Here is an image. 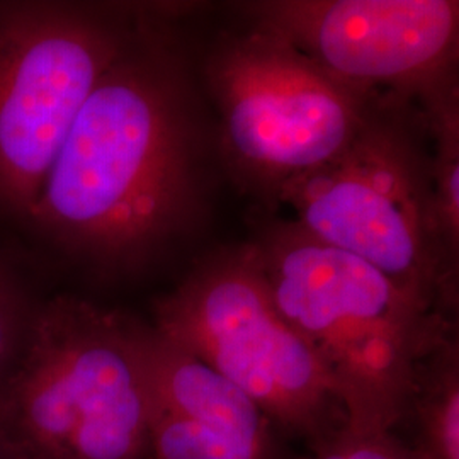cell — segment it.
<instances>
[{"instance_id": "obj_10", "label": "cell", "mask_w": 459, "mask_h": 459, "mask_svg": "<svg viewBox=\"0 0 459 459\" xmlns=\"http://www.w3.org/2000/svg\"><path fill=\"white\" fill-rule=\"evenodd\" d=\"M392 434L420 458L459 459L458 333L419 364Z\"/></svg>"}, {"instance_id": "obj_13", "label": "cell", "mask_w": 459, "mask_h": 459, "mask_svg": "<svg viewBox=\"0 0 459 459\" xmlns=\"http://www.w3.org/2000/svg\"><path fill=\"white\" fill-rule=\"evenodd\" d=\"M303 459V458H293ZM305 459H424L394 434L352 436L344 432L325 449Z\"/></svg>"}, {"instance_id": "obj_7", "label": "cell", "mask_w": 459, "mask_h": 459, "mask_svg": "<svg viewBox=\"0 0 459 459\" xmlns=\"http://www.w3.org/2000/svg\"><path fill=\"white\" fill-rule=\"evenodd\" d=\"M128 41L81 7L0 9V208L31 218L83 102Z\"/></svg>"}, {"instance_id": "obj_11", "label": "cell", "mask_w": 459, "mask_h": 459, "mask_svg": "<svg viewBox=\"0 0 459 459\" xmlns=\"http://www.w3.org/2000/svg\"><path fill=\"white\" fill-rule=\"evenodd\" d=\"M434 142V204L444 248L458 264L459 247V111L458 91L420 108Z\"/></svg>"}, {"instance_id": "obj_5", "label": "cell", "mask_w": 459, "mask_h": 459, "mask_svg": "<svg viewBox=\"0 0 459 459\" xmlns=\"http://www.w3.org/2000/svg\"><path fill=\"white\" fill-rule=\"evenodd\" d=\"M150 325L238 386L286 439L318 453L344 434L330 377L278 312L247 247L197 265L155 303Z\"/></svg>"}, {"instance_id": "obj_3", "label": "cell", "mask_w": 459, "mask_h": 459, "mask_svg": "<svg viewBox=\"0 0 459 459\" xmlns=\"http://www.w3.org/2000/svg\"><path fill=\"white\" fill-rule=\"evenodd\" d=\"M145 322L79 296L43 301L0 383L13 459H148Z\"/></svg>"}, {"instance_id": "obj_14", "label": "cell", "mask_w": 459, "mask_h": 459, "mask_svg": "<svg viewBox=\"0 0 459 459\" xmlns=\"http://www.w3.org/2000/svg\"><path fill=\"white\" fill-rule=\"evenodd\" d=\"M0 459H13L7 455V451L2 447V444H0Z\"/></svg>"}, {"instance_id": "obj_12", "label": "cell", "mask_w": 459, "mask_h": 459, "mask_svg": "<svg viewBox=\"0 0 459 459\" xmlns=\"http://www.w3.org/2000/svg\"><path fill=\"white\" fill-rule=\"evenodd\" d=\"M41 303L0 267V383L17 361Z\"/></svg>"}, {"instance_id": "obj_6", "label": "cell", "mask_w": 459, "mask_h": 459, "mask_svg": "<svg viewBox=\"0 0 459 459\" xmlns=\"http://www.w3.org/2000/svg\"><path fill=\"white\" fill-rule=\"evenodd\" d=\"M208 77L231 162L273 196L341 155L377 99L335 81L290 43L257 28L225 39Z\"/></svg>"}, {"instance_id": "obj_9", "label": "cell", "mask_w": 459, "mask_h": 459, "mask_svg": "<svg viewBox=\"0 0 459 459\" xmlns=\"http://www.w3.org/2000/svg\"><path fill=\"white\" fill-rule=\"evenodd\" d=\"M148 459H293L286 437L238 386L145 325Z\"/></svg>"}, {"instance_id": "obj_2", "label": "cell", "mask_w": 459, "mask_h": 459, "mask_svg": "<svg viewBox=\"0 0 459 459\" xmlns=\"http://www.w3.org/2000/svg\"><path fill=\"white\" fill-rule=\"evenodd\" d=\"M247 250L278 312L324 366L345 432H392L419 364L458 324L426 312L377 267L295 221L276 223Z\"/></svg>"}, {"instance_id": "obj_1", "label": "cell", "mask_w": 459, "mask_h": 459, "mask_svg": "<svg viewBox=\"0 0 459 459\" xmlns=\"http://www.w3.org/2000/svg\"><path fill=\"white\" fill-rule=\"evenodd\" d=\"M181 77L132 39L83 102L31 218L108 271L138 263L195 208V132Z\"/></svg>"}, {"instance_id": "obj_4", "label": "cell", "mask_w": 459, "mask_h": 459, "mask_svg": "<svg viewBox=\"0 0 459 459\" xmlns=\"http://www.w3.org/2000/svg\"><path fill=\"white\" fill-rule=\"evenodd\" d=\"M426 115L381 96L341 155L282 186L296 225L371 264L426 312L456 322V264L439 233Z\"/></svg>"}, {"instance_id": "obj_8", "label": "cell", "mask_w": 459, "mask_h": 459, "mask_svg": "<svg viewBox=\"0 0 459 459\" xmlns=\"http://www.w3.org/2000/svg\"><path fill=\"white\" fill-rule=\"evenodd\" d=\"M248 13L254 28L368 98L394 96L424 108L458 91V2L281 0L252 4Z\"/></svg>"}]
</instances>
